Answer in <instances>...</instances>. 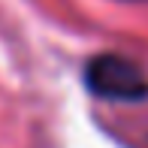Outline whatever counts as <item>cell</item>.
<instances>
[{"instance_id":"1","label":"cell","mask_w":148,"mask_h":148,"mask_svg":"<svg viewBox=\"0 0 148 148\" xmlns=\"http://www.w3.org/2000/svg\"><path fill=\"white\" fill-rule=\"evenodd\" d=\"M82 82L97 100L106 103H142L148 100V76L136 60L103 51L85 64Z\"/></svg>"}]
</instances>
